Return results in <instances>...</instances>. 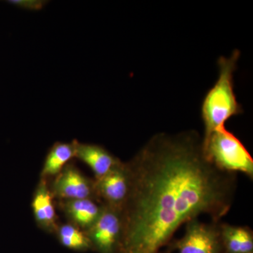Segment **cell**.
Listing matches in <instances>:
<instances>
[{
	"label": "cell",
	"mask_w": 253,
	"mask_h": 253,
	"mask_svg": "<svg viewBox=\"0 0 253 253\" xmlns=\"http://www.w3.org/2000/svg\"><path fill=\"white\" fill-rule=\"evenodd\" d=\"M202 140L195 131L156 134L126 163L129 192L117 253H160L182 224L202 214L220 221L229 212L236 174L210 162Z\"/></svg>",
	"instance_id": "1"
},
{
	"label": "cell",
	"mask_w": 253,
	"mask_h": 253,
	"mask_svg": "<svg viewBox=\"0 0 253 253\" xmlns=\"http://www.w3.org/2000/svg\"><path fill=\"white\" fill-rule=\"evenodd\" d=\"M240 51L234 50L230 57L221 56L218 60L219 78L210 89L202 104V118L205 132L203 140L233 116L242 113L234 91V73L236 68Z\"/></svg>",
	"instance_id": "2"
},
{
	"label": "cell",
	"mask_w": 253,
	"mask_h": 253,
	"mask_svg": "<svg viewBox=\"0 0 253 253\" xmlns=\"http://www.w3.org/2000/svg\"><path fill=\"white\" fill-rule=\"evenodd\" d=\"M206 158L226 172L244 173L253 179V159L244 144L225 126L218 128L208 139L202 140Z\"/></svg>",
	"instance_id": "3"
},
{
	"label": "cell",
	"mask_w": 253,
	"mask_h": 253,
	"mask_svg": "<svg viewBox=\"0 0 253 253\" xmlns=\"http://www.w3.org/2000/svg\"><path fill=\"white\" fill-rule=\"evenodd\" d=\"M219 223H205L199 219L188 221L184 236L171 246L178 253H225Z\"/></svg>",
	"instance_id": "4"
},
{
	"label": "cell",
	"mask_w": 253,
	"mask_h": 253,
	"mask_svg": "<svg viewBox=\"0 0 253 253\" xmlns=\"http://www.w3.org/2000/svg\"><path fill=\"white\" fill-rule=\"evenodd\" d=\"M121 226V211L104 206L97 220L85 231L93 251L99 253H117Z\"/></svg>",
	"instance_id": "5"
},
{
	"label": "cell",
	"mask_w": 253,
	"mask_h": 253,
	"mask_svg": "<svg viewBox=\"0 0 253 253\" xmlns=\"http://www.w3.org/2000/svg\"><path fill=\"white\" fill-rule=\"evenodd\" d=\"M51 194L61 201L97 199L94 181L88 179L71 165H67L56 175Z\"/></svg>",
	"instance_id": "6"
},
{
	"label": "cell",
	"mask_w": 253,
	"mask_h": 253,
	"mask_svg": "<svg viewBox=\"0 0 253 253\" xmlns=\"http://www.w3.org/2000/svg\"><path fill=\"white\" fill-rule=\"evenodd\" d=\"M95 190L104 206L121 211L129 192V174L126 163L121 162L109 173L96 179Z\"/></svg>",
	"instance_id": "7"
},
{
	"label": "cell",
	"mask_w": 253,
	"mask_h": 253,
	"mask_svg": "<svg viewBox=\"0 0 253 253\" xmlns=\"http://www.w3.org/2000/svg\"><path fill=\"white\" fill-rule=\"evenodd\" d=\"M75 157L87 165L96 179L106 175L121 161L99 145L82 144L74 140Z\"/></svg>",
	"instance_id": "8"
},
{
	"label": "cell",
	"mask_w": 253,
	"mask_h": 253,
	"mask_svg": "<svg viewBox=\"0 0 253 253\" xmlns=\"http://www.w3.org/2000/svg\"><path fill=\"white\" fill-rule=\"evenodd\" d=\"M61 206L73 225L86 231L101 215L104 206H99L93 199L61 201Z\"/></svg>",
	"instance_id": "9"
},
{
	"label": "cell",
	"mask_w": 253,
	"mask_h": 253,
	"mask_svg": "<svg viewBox=\"0 0 253 253\" xmlns=\"http://www.w3.org/2000/svg\"><path fill=\"white\" fill-rule=\"evenodd\" d=\"M32 208L37 224L40 227L50 232L57 231L52 194L43 179L38 184L35 192L32 201Z\"/></svg>",
	"instance_id": "10"
},
{
	"label": "cell",
	"mask_w": 253,
	"mask_h": 253,
	"mask_svg": "<svg viewBox=\"0 0 253 253\" xmlns=\"http://www.w3.org/2000/svg\"><path fill=\"white\" fill-rule=\"evenodd\" d=\"M225 253H253V232L249 226L219 223Z\"/></svg>",
	"instance_id": "11"
},
{
	"label": "cell",
	"mask_w": 253,
	"mask_h": 253,
	"mask_svg": "<svg viewBox=\"0 0 253 253\" xmlns=\"http://www.w3.org/2000/svg\"><path fill=\"white\" fill-rule=\"evenodd\" d=\"M75 157L74 142L56 143L46 156L42 177L56 176L67 166V163Z\"/></svg>",
	"instance_id": "12"
},
{
	"label": "cell",
	"mask_w": 253,
	"mask_h": 253,
	"mask_svg": "<svg viewBox=\"0 0 253 253\" xmlns=\"http://www.w3.org/2000/svg\"><path fill=\"white\" fill-rule=\"evenodd\" d=\"M58 239L65 248L78 252L92 250V246L85 231L73 224H64L57 229Z\"/></svg>",
	"instance_id": "13"
},
{
	"label": "cell",
	"mask_w": 253,
	"mask_h": 253,
	"mask_svg": "<svg viewBox=\"0 0 253 253\" xmlns=\"http://www.w3.org/2000/svg\"><path fill=\"white\" fill-rule=\"evenodd\" d=\"M8 2L25 9L40 10L42 9L46 1L42 0H11Z\"/></svg>",
	"instance_id": "14"
}]
</instances>
